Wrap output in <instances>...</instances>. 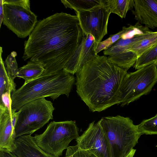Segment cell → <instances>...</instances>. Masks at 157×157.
Wrapping results in <instances>:
<instances>
[{"mask_svg":"<svg viewBox=\"0 0 157 157\" xmlns=\"http://www.w3.org/2000/svg\"><path fill=\"white\" fill-rule=\"evenodd\" d=\"M140 24L137 22L134 25H130L129 26L126 27L124 26L121 30L116 34L111 35L105 40L97 43L96 47L95 50L96 54L103 50H106L110 46L121 38L124 34L132 31L136 29Z\"/></svg>","mask_w":157,"mask_h":157,"instance_id":"cell-21","label":"cell"},{"mask_svg":"<svg viewBox=\"0 0 157 157\" xmlns=\"http://www.w3.org/2000/svg\"><path fill=\"white\" fill-rule=\"evenodd\" d=\"M76 141L80 149L88 151L97 157H112L109 143L100 120L90 123Z\"/></svg>","mask_w":157,"mask_h":157,"instance_id":"cell-11","label":"cell"},{"mask_svg":"<svg viewBox=\"0 0 157 157\" xmlns=\"http://www.w3.org/2000/svg\"><path fill=\"white\" fill-rule=\"evenodd\" d=\"M133 14L137 22L149 28H157V0H134Z\"/></svg>","mask_w":157,"mask_h":157,"instance_id":"cell-13","label":"cell"},{"mask_svg":"<svg viewBox=\"0 0 157 157\" xmlns=\"http://www.w3.org/2000/svg\"><path fill=\"white\" fill-rule=\"evenodd\" d=\"M84 33L77 15L56 13L38 21L24 43L22 58L40 63L43 75L62 70L80 44Z\"/></svg>","mask_w":157,"mask_h":157,"instance_id":"cell-1","label":"cell"},{"mask_svg":"<svg viewBox=\"0 0 157 157\" xmlns=\"http://www.w3.org/2000/svg\"><path fill=\"white\" fill-rule=\"evenodd\" d=\"M18 115V112H16L15 110L12 109L11 115V120L13 126L14 130L17 118Z\"/></svg>","mask_w":157,"mask_h":157,"instance_id":"cell-28","label":"cell"},{"mask_svg":"<svg viewBox=\"0 0 157 157\" xmlns=\"http://www.w3.org/2000/svg\"><path fill=\"white\" fill-rule=\"evenodd\" d=\"M17 55L15 52H12L7 56L4 63L6 69L14 79L17 77L18 70L15 58Z\"/></svg>","mask_w":157,"mask_h":157,"instance_id":"cell-24","label":"cell"},{"mask_svg":"<svg viewBox=\"0 0 157 157\" xmlns=\"http://www.w3.org/2000/svg\"><path fill=\"white\" fill-rule=\"evenodd\" d=\"M3 23L18 37L29 35L38 21L37 16L30 10L29 0H3Z\"/></svg>","mask_w":157,"mask_h":157,"instance_id":"cell-8","label":"cell"},{"mask_svg":"<svg viewBox=\"0 0 157 157\" xmlns=\"http://www.w3.org/2000/svg\"><path fill=\"white\" fill-rule=\"evenodd\" d=\"M100 120L109 143L112 157H124L143 134L128 117L117 115L103 117Z\"/></svg>","mask_w":157,"mask_h":157,"instance_id":"cell-4","label":"cell"},{"mask_svg":"<svg viewBox=\"0 0 157 157\" xmlns=\"http://www.w3.org/2000/svg\"><path fill=\"white\" fill-rule=\"evenodd\" d=\"M66 8L76 12L88 10L97 6L105 4V0H62Z\"/></svg>","mask_w":157,"mask_h":157,"instance_id":"cell-20","label":"cell"},{"mask_svg":"<svg viewBox=\"0 0 157 157\" xmlns=\"http://www.w3.org/2000/svg\"><path fill=\"white\" fill-rule=\"evenodd\" d=\"M45 70L40 63L30 61L18 68L17 77L24 79L26 84L41 76Z\"/></svg>","mask_w":157,"mask_h":157,"instance_id":"cell-16","label":"cell"},{"mask_svg":"<svg viewBox=\"0 0 157 157\" xmlns=\"http://www.w3.org/2000/svg\"><path fill=\"white\" fill-rule=\"evenodd\" d=\"M149 29L137 28L124 34L109 48L104 50L105 55L112 63L126 71L135 64L137 56L134 52L129 51V47L133 42L142 39Z\"/></svg>","mask_w":157,"mask_h":157,"instance_id":"cell-9","label":"cell"},{"mask_svg":"<svg viewBox=\"0 0 157 157\" xmlns=\"http://www.w3.org/2000/svg\"><path fill=\"white\" fill-rule=\"evenodd\" d=\"M106 5L111 13L125 18L128 11L134 8V0H105Z\"/></svg>","mask_w":157,"mask_h":157,"instance_id":"cell-19","label":"cell"},{"mask_svg":"<svg viewBox=\"0 0 157 157\" xmlns=\"http://www.w3.org/2000/svg\"><path fill=\"white\" fill-rule=\"evenodd\" d=\"M4 16V7L3 0L0 1V28L3 22Z\"/></svg>","mask_w":157,"mask_h":157,"instance_id":"cell-29","label":"cell"},{"mask_svg":"<svg viewBox=\"0 0 157 157\" xmlns=\"http://www.w3.org/2000/svg\"><path fill=\"white\" fill-rule=\"evenodd\" d=\"M0 157H16L12 152L3 149H0Z\"/></svg>","mask_w":157,"mask_h":157,"instance_id":"cell-27","label":"cell"},{"mask_svg":"<svg viewBox=\"0 0 157 157\" xmlns=\"http://www.w3.org/2000/svg\"><path fill=\"white\" fill-rule=\"evenodd\" d=\"M137 127L143 134L157 135V114L151 118L143 120Z\"/></svg>","mask_w":157,"mask_h":157,"instance_id":"cell-23","label":"cell"},{"mask_svg":"<svg viewBox=\"0 0 157 157\" xmlns=\"http://www.w3.org/2000/svg\"><path fill=\"white\" fill-rule=\"evenodd\" d=\"M157 44V32H147L141 39L132 43L128 50L136 54L138 57L143 53Z\"/></svg>","mask_w":157,"mask_h":157,"instance_id":"cell-17","label":"cell"},{"mask_svg":"<svg viewBox=\"0 0 157 157\" xmlns=\"http://www.w3.org/2000/svg\"><path fill=\"white\" fill-rule=\"evenodd\" d=\"M15 132L11 115L2 104H0V149L12 152L16 147Z\"/></svg>","mask_w":157,"mask_h":157,"instance_id":"cell-14","label":"cell"},{"mask_svg":"<svg viewBox=\"0 0 157 157\" xmlns=\"http://www.w3.org/2000/svg\"><path fill=\"white\" fill-rule=\"evenodd\" d=\"M79 128L74 121L51 122L45 131L33 137L37 145L53 157H59L72 140L79 136Z\"/></svg>","mask_w":157,"mask_h":157,"instance_id":"cell-5","label":"cell"},{"mask_svg":"<svg viewBox=\"0 0 157 157\" xmlns=\"http://www.w3.org/2000/svg\"><path fill=\"white\" fill-rule=\"evenodd\" d=\"M152 64H157V44L139 56L133 67L138 70Z\"/></svg>","mask_w":157,"mask_h":157,"instance_id":"cell-22","label":"cell"},{"mask_svg":"<svg viewBox=\"0 0 157 157\" xmlns=\"http://www.w3.org/2000/svg\"><path fill=\"white\" fill-rule=\"evenodd\" d=\"M97 45L92 36L84 33L80 44L63 69L73 75L79 72L98 55L95 52Z\"/></svg>","mask_w":157,"mask_h":157,"instance_id":"cell-12","label":"cell"},{"mask_svg":"<svg viewBox=\"0 0 157 157\" xmlns=\"http://www.w3.org/2000/svg\"><path fill=\"white\" fill-rule=\"evenodd\" d=\"M136 150V149H132L124 157H133Z\"/></svg>","mask_w":157,"mask_h":157,"instance_id":"cell-30","label":"cell"},{"mask_svg":"<svg viewBox=\"0 0 157 157\" xmlns=\"http://www.w3.org/2000/svg\"><path fill=\"white\" fill-rule=\"evenodd\" d=\"M2 47L0 48V96L4 93H11L16 90V85L14 79L7 70L4 62L2 55Z\"/></svg>","mask_w":157,"mask_h":157,"instance_id":"cell-18","label":"cell"},{"mask_svg":"<svg viewBox=\"0 0 157 157\" xmlns=\"http://www.w3.org/2000/svg\"><path fill=\"white\" fill-rule=\"evenodd\" d=\"M76 78L63 69L52 74L41 75L12 92V109L16 111L31 101L46 97L53 101L61 95L68 97Z\"/></svg>","mask_w":157,"mask_h":157,"instance_id":"cell-3","label":"cell"},{"mask_svg":"<svg viewBox=\"0 0 157 157\" xmlns=\"http://www.w3.org/2000/svg\"><path fill=\"white\" fill-rule=\"evenodd\" d=\"M84 34H90L98 43L107 34V26L111 13L105 4L88 10L76 12Z\"/></svg>","mask_w":157,"mask_h":157,"instance_id":"cell-10","label":"cell"},{"mask_svg":"<svg viewBox=\"0 0 157 157\" xmlns=\"http://www.w3.org/2000/svg\"><path fill=\"white\" fill-rule=\"evenodd\" d=\"M10 94L9 92L3 93L0 96V104H2L4 105L11 115L12 101Z\"/></svg>","mask_w":157,"mask_h":157,"instance_id":"cell-26","label":"cell"},{"mask_svg":"<svg viewBox=\"0 0 157 157\" xmlns=\"http://www.w3.org/2000/svg\"><path fill=\"white\" fill-rule=\"evenodd\" d=\"M157 66L151 64L126 74L120 86L118 104L128 105L149 94L157 82Z\"/></svg>","mask_w":157,"mask_h":157,"instance_id":"cell-7","label":"cell"},{"mask_svg":"<svg viewBox=\"0 0 157 157\" xmlns=\"http://www.w3.org/2000/svg\"><path fill=\"white\" fill-rule=\"evenodd\" d=\"M15 145V148L12 153L16 157H53L37 145L31 134L16 138Z\"/></svg>","mask_w":157,"mask_h":157,"instance_id":"cell-15","label":"cell"},{"mask_svg":"<svg viewBox=\"0 0 157 157\" xmlns=\"http://www.w3.org/2000/svg\"></svg>","mask_w":157,"mask_h":157,"instance_id":"cell-31","label":"cell"},{"mask_svg":"<svg viewBox=\"0 0 157 157\" xmlns=\"http://www.w3.org/2000/svg\"><path fill=\"white\" fill-rule=\"evenodd\" d=\"M65 157H97L88 151L80 149L77 145L69 146Z\"/></svg>","mask_w":157,"mask_h":157,"instance_id":"cell-25","label":"cell"},{"mask_svg":"<svg viewBox=\"0 0 157 157\" xmlns=\"http://www.w3.org/2000/svg\"><path fill=\"white\" fill-rule=\"evenodd\" d=\"M53 104L45 98L36 99L23 105L18 111L15 127V139L32 134L53 119Z\"/></svg>","mask_w":157,"mask_h":157,"instance_id":"cell-6","label":"cell"},{"mask_svg":"<svg viewBox=\"0 0 157 157\" xmlns=\"http://www.w3.org/2000/svg\"><path fill=\"white\" fill-rule=\"evenodd\" d=\"M127 71L98 55L76 74V92L93 112H100L118 104L122 80Z\"/></svg>","mask_w":157,"mask_h":157,"instance_id":"cell-2","label":"cell"}]
</instances>
